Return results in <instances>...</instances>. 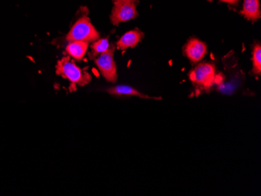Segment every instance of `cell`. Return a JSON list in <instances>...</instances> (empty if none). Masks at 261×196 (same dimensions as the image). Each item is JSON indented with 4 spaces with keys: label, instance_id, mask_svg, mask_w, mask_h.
Here are the masks:
<instances>
[{
    "label": "cell",
    "instance_id": "cell-1",
    "mask_svg": "<svg viewBox=\"0 0 261 196\" xmlns=\"http://www.w3.org/2000/svg\"><path fill=\"white\" fill-rule=\"evenodd\" d=\"M56 74L64 78L68 79L71 84L80 86H86L90 82L92 77L89 73L77 67L70 57H63L56 65Z\"/></svg>",
    "mask_w": 261,
    "mask_h": 196
},
{
    "label": "cell",
    "instance_id": "cell-2",
    "mask_svg": "<svg viewBox=\"0 0 261 196\" xmlns=\"http://www.w3.org/2000/svg\"><path fill=\"white\" fill-rule=\"evenodd\" d=\"M67 41L90 42L99 39V34L91 23L89 17H82L77 20L67 34Z\"/></svg>",
    "mask_w": 261,
    "mask_h": 196
},
{
    "label": "cell",
    "instance_id": "cell-3",
    "mask_svg": "<svg viewBox=\"0 0 261 196\" xmlns=\"http://www.w3.org/2000/svg\"><path fill=\"white\" fill-rule=\"evenodd\" d=\"M216 67L211 63H201L189 74V78L199 89H211L216 82Z\"/></svg>",
    "mask_w": 261,
    "mask_h": 196
},
{
    "label": "cell",
    "instance_id": "cell-4",
    "mask_svg": "<svg viewBox=\"0 0 261 196\" xmlns=\"http://www.w3.org/2000/svg\"><path fill=\"white\" fill-rule=\"evenodd\" d=\"M115 48V45H111L108 50L95 59L96 65L102 77L109 82L112 83H115L117 79V67L114 58Z\"/></svg>",
    "mask_w": 261,
    "mask_h": 196
},
{
    "label": "cell",
    "instance_id": "cell-5",
    "mask_svg": "<svg viewBox=\"0 0 261 196\" xmlns=\"http://www.w3.org/2000/svg\"><path fill=\"white\" fill-rule=\"evenodd\" d=\"M139 16L135 2H127L123 0L114 1V7L111 12V23L117 26L122 22L136 19Z\"/></svg>",
    "mask_w": 261,
    "mask_h": 196
},
{
    "label": "cell",
    "instance_id": "cell-6",
    "mask_svg": "<svg viewBox=\"0 0 261 196\" xmlns=\"http://www.w3.org/2000/svg\"><path fill=\"white\" fill-rule=\"evenodd\" d=\"M183 53L193 64H197L207 53V46L202 41L196 38H192L183 47Z\"/></svg>",
    "mask_w": 261,
    "mask_h": 196
},
{
    "label": "cell",
    "instance_id": "cell-7",
    "mask_svg": "<svg viewBox=\"0 0 261 196\" xmlns=\"http://www.w3.org/2000/svg\"><path fill=\"white\" fill-rule=\"evenodd\" d=\"M144 36V33L138 29L129 31L124 34V36H121V39L117 42V49L124 52L129 48L136 47V45L143 39Z\"/></svg>",
    "mask_w": 261,
    "mask_h": 196
},
{
    "label": "cell",
    "instance_id": "cell-8",
    "mask_svg": "<svg viewBox=\"0 0 261 196\" xmlns=\"http://www.w3.org/2000/svg\"><path fill=\"white\" fill-rule=\"evenodd\" d=\"M107 92L111 96H136L141 99H154V100H162L161 97H151L147 95L136 90L134 88L127 86H117L110 88Z\"/></svg>",
    "mask_w": 261,
    "mask_h": 196
},
{
    "label": "cell",
    "instance_id": "cell-9",
    "mask_svg": "<svg viewBox=\"0 0 261 196\" xmlns=\"http://www.w3.org/2000/svg\"><path fill=\"white\" fill-rule=\"evenodd\" d=\"M241 14L250 21L259 20L261 17L259 0H243Z\"/></svg>",
    "mask_w": 261,
    "mask_h": 196
},
{
    "label": "cell",
    "instance_id": "cell-10",
    "mask_svg": "<svg viewBox=\"0 0 261 196\" xmlns=\"http://www.w3.org/2000/svg\"><path fill=\"white\" fill-rule=\"evenodd\" d=\"M88 47H89V42L74 41V42H69L66 47V52L68 53L69 57H73L76 61H81L86 55Z\"/></svg>",
    "mask_w": 261,
    "mask_h": 196
},
{
    "label": "cell",
    "instance_id": "cell-11",
    "mask_svg": "<svg viewBox=\"0 0 261 196\" xmlns=\"http://www.w3.org/2000/svg\"><path fill=\"white\" fill-rule=\"evenodd\" d=\"M110 46H111V45H110L109 40H108V38L99 39L97 40L94 41L92 46H91L92 52L89 53V59H96V57H99V55L108 50Z\"/></svg>",
    "mask_w": 261,
    "mask_h": 196
},
{
    "label": "cell",
    "instance_id": "cell-12",
    "mask_svg": "<svg viewBox=\"0 0 261 196\" xmlns=\"http://www.w3.org/2000/svg\"><path fill=\"white\" fill-rule=\"evenodd\" d=\"M252 62H253L252 74L259 77L261 74V45L259 43H256L253 46V52H252Z\"/></svg>",
    "mask_w": 261,
    "mask_h": 196
},
{
    "label": "cell",
    "instance_id": "cell-13",
    "mask_svg": "<svg viewBox=\"0 0 261 196\" xmlns=\"http://www.w3.org/2000/svg\"><path fill=\"white\" fill-rule=\"evenodd\" d=\"M211 2V0H208ZM221 2L225 3L230 7H236L239 5L240 0H219Z\"/></svg>",
    "mask_w": 261,
    "mask_h": 196
},
{
    "label": "cell",
    "instance_id": "cell-14",
    "mask_svg": "<svg viewBox=\"0 0 261 196\" xmlns=\"http://www.w3.org/2000/svg\"><path fill=\"white\" fill-rule=\"evenodd\" d=\"M123 1H127V2H136V0H123Z\"/></svg>",
    "mask_w": 261,
    "mask_h": 196
}]
</instances>
